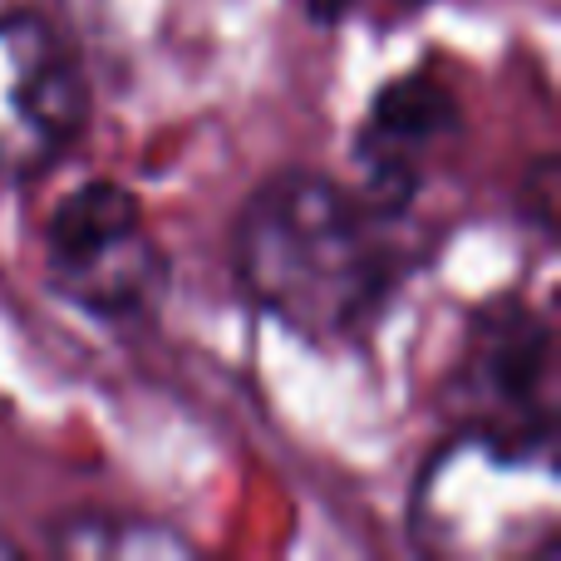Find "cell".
<instances>
[{"instance_id":"cell-1","label":"cell","mask_w":561,"mask_h":561,"mask_svg":"<svg viewBox=\"0 0 561 561\" xmlns=\"http://www.w3.org/2000/svg\"><path fill=\"white\" fill-rule=\"evenodd\" d=\"M385 222L359 187L286 168L237 213V286L280 330L310 345H340L359 335L394 290L399 262Z\"/></svg>"},{"instance_id":"cell-2","label":"cell","mask_w":561,"mask_h":561,"mask_svg":"<svg viewBox=\"0 0 561 561\" xmlns=\"http://www.w3.org/2000/svg\"><path fill=\"white\" fill-rule=\"evenodd\" d=\"M557 434L458 424L409 497L419 547L438 557H552L561 537Z\"/></svg>"},{"instance_id":"cell-3","label":"cell","mask_w":561,"mask_h":561,"mask_svg":"<svg viewBox=\"0 0 561 561\" xmlns=\"http://www.w3.org/2000/svg\"><path fill=\"white\" fill-rule=\"evenodd\" d=\"M49 290L94 320H134L153 310L168 286V256L158 247L144 203L114 178L75 183L45 222Z\"/></svg>"},{"instance_id":"cell-4","label":"cell","mask_w":561,"mask_h":561,"mask_svg":"<svg viewBox=\"0 0 561 561\" xmlns=\"http://www.w3.org/2000/svg\"><path fill=\"white\" fill-rule=\"evenodd\" d=\"M89 124V79L35 10H0V178L49 173Z\"/></svg>"},{"instance_id":"cell-5","label":"cell","mask_w":561,"mask_h":561,"mask_svg":"<svg viewBox=\"0 0 561 561\" xmlns=\"http://www.w3.org/2000/svg\"><path fill=\"white\" fill-rule=\"evenodd\" d=\"M458 424L507 434H557L552 419V330L527 300H497L468 330L454 379Z\"/></svg>"},{"instance_id":"cell-6","label":"cell","mask_w":561,"mask_h":561,"mask_svg":"<svg viewBox=\"0 0 561 561\" xmlns=\"http://www.w3.org/2000/svg\"><path fill=\"white\" fill-rule=\"evenodd\" d=\"M458 128V99L444 79L428 69L389 79L375 94L365 124H359V168L365 187L359 193L385 217H399L414 203L419 183L428 173V158L444 148V138Z\"/></svg>"},{"instance_id":"cell-7","label":"cell","mask_w":561,"mask_h":561,"mask_svg":"<svg viewBox=\"0 0 561 561\" xmlns=\"http://www.w3.org/2000/svg\"><path fill=\"white\" fill-rule=\"evenodd\" d=\"M59 552H79V557H124V552H193L187 537H178L173 527L144 523V517H79V523H65L55 537Z\"/></svg>"},{"instance_id":"cell-8","label":"cell","mask_w":561,"mask_h":561,"mask_svg":"<svg viewBox=\"0 0 561 561\" xmlns=\"http://www.w3.org/2000/svg\"><path fill=\"white\" fill-rule=\"evenodd\" d=\"M369 5H385L394 10V15H409L414 5H424V0H310V10H316V20H350V15H369Z\"/></svg>"}]
</instances>
